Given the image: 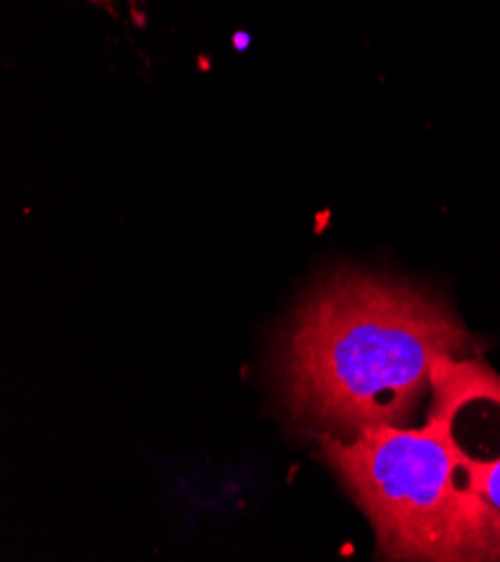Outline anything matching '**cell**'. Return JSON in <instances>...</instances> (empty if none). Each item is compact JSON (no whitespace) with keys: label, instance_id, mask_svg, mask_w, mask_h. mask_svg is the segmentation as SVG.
I'll return each instance as SVG.
<instances>
[{"label":"cell","instance_id":"cell-4","mask_svg":"<svg viewBox=\"0 0 500 562\" xmlns=\"http://www.w3.org/2000/svg\"><path fill=\"white\" fill-rule=\"evenodd\" d=\"M130 18H133V23H135V27H141L144 29L146 25H148V16H146V12H139L137 7H130Z\"/></svg>","mask_w":500,"mask_h":562},{"label":"cell","instance_id":"cell-2","mask_svg":"<svg viewBox=\"0 0 500 562\" xmlns=\"http://www.w3.org/2000/svg\"><path fill=\"white\" fill-rule=\"evenodd\" d=\"M321 452L368 515L384 560H500V517L476 491L444 423L323 435Z\"/></svg>","mask_w":500,"mask_h":562},{"label":"cell","instance_id":"cell-3","mask_svg":"<svg viewBox=\"0 0 500 562\" xmlns=\"http://www.w3.org/2000/svg\"><path fill=\"white\" fill-rule=\"evenodd\" d=\"M231 43H233V47L236 50H247V47L251 45V36H249V32H233V36H231Z\"/></svg>","mask_w":500,"mask_h":562},{"label":"cell","instance_id":"cell-1","mask_svg":"<svg viewBox=\"0 0 500 562\" xmlns=\"http://www.w3.org/2000/svg\"><path fill=\"white\" fill-rule=\"evenodd\" d=\"M469 334L437 298L406 282L337 273L308 294L278 354V381L296 419L337 437L404 426L440 361Z\"/></svg>","mask_w":500,"mask_h":562},{"label":"cell","instance_id":"cell-6","mask_svg":"<svg viewBox=\"0 0 500 562\" xmlns=\"http://www.w3.org/2000/svg\"><path fill=\"white\" fill-rule=\"evenodd\" d=\"M103 2H110V0H103Z\"/></svg>","mask_w":500,"mask_h":562},{"label":"cell","instance_id":"cell-5","mask_svg":"<svg viewBox=\"0 0 500 562\" xmlns=\"http://www.w3.org/2000/svg\"><path fill=\"white\" fill-rule=\"evenodd\" d=\"M200 65H202L204 70H207V67H209V58L204 56V54H202V58H200Z\"/></svg>","mask_w":500,"mask_h":562}]
</instances>
